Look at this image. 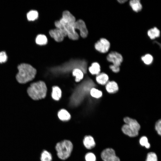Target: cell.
<instances>
[{"mask_svg": "<svg viewBox=\"0 0 161 161\" xmlns=\"http://www.w3.org/2000/svg\"><path fill=\"white\" fill-rule=\"evenodd\" d=\"M49 34L50 36L57 42L62 41L65 37L63 32L57 28L50 30Z\"/></svg>", "mask_w": 161, "mask_h": 161, "instance_id": "obj_9", "label": "cell"}, {"mask_svg": "<svg viewBox=\"0 0 161 161\" xmlns=\"http://www.w3.org/2000/svg\"><path fill=\"white\" fill-rule=\"evenodd\" d=\"M75 22L66 23L63 25L65 28L68 38L73 40H77L79 37V35L74 27Z\"/></svg>", "mask_w": 161, "mask_h": 161, "instance_id": "obj_6", "label": "cell"}, {"mask_svg": "<svg viewBox=\"0 0 161 161\" xmlns=\"http://www.w3.org/2000/svg\"><path fill=\"white\" fill-rule=\"evenodd\" d=\"M52 155L51 153L46 150H43L40 155L41 161H52Z\"/></svg>", "mask_w": 161, "mask_h": 161, "instance_id": "obj_19", "label": "cell"}, {"mask_svg": "<svg viewBox=\"0 0 161 161\" xmlns=\"http://www.w3.org/2000/svg\"><path fill=\"white\" fill-rule=\"evenodd\" d=\"M55 25L56 28L59 29L63 32L65 37L67 36L64 27L60 23L59 21H56L55 22Z\"/></svg>", "mask_w": 161, "mask_h": 161, "instance_id": "obj_30", "label": "cell"}, {"mask_svg": "<svg viewBox=\"0 0 161 161\" xmlns=\"http://www.w3.org/2000/svg\"><path fill=\"white\" fill-rule=\"evenodd\" d=\"M123 121L125 124L128 125L135 130L139 132L140 129V126L136 120L129 117H126L124 118Z\"/></svg>", "mask_w": 161, "mask_h": 161, "instance_id": "obj_11", "label": "cell"}, {"mask_svg": "<svg viewBox=\"0 0 161 161\" xmlns=\"http://www.w3.org/2000/svg\"><path fill=\"white\" fill-rule=\"evenodd\" d=\"M61 96V91L60 89L57 86H55L52 88V96L55 100H59Z\"/></svg>", "mask_w": 161, "mask_h": 161, "instance_id": "obj_21", "label": "cell"}, {"mask_svg": "<svg viewBox=\"0 0 161 161\" xmlns=\"http://www.w3.org/2000/svg\"><path fill=\"white\" fill-rule=\"evenodd\" d=\"M157 157L156 154L153 152L148 153L145 161H157Z\"/></svg>", "mask_w": 161, "mask_h": 161, "instance_id": "obj_29", "label": "cell"}, {"mask_svg": "<svg viewBox=\"0 0 161 161\" xmlns=\"http://www.w3.org/2000/svg\"><path fill=\"white\" fill-rule=\"evenodd\" d=\"M95 48L100 52L105 53L107 52L110 47L109 41L105 38H100L95 44Z\"/></svg>", "mask_w": 161, "mask_h": 161, "instance_id": "obj_4", "label": "cell"}, {"mask_svg": "<svg viewBox=\"0 0 161 161\" xmlns=\"http://www.w3.org/2000/svg\"><path fill=\"white\" fill-rule=\"evenodd\" d=\"M106 85V89L109 93H115L118 90V85L114 81H108Z\"/></svg>", "mask_w": 161, "mask_h": 161, "instance_id": "obj_13", "label": "cell"}, {"mask_svg": "<svg viewBox=\"0 0 161 161\" xmlns=\"http://www.w3.org/2000/svg\"><path fill=\"white\" fill-rule=\"evenodd\" d=\"M18 72L16 78L18 82L25 83L32 80L36 73V69L30 64L23 63L18 66Z\"/></svg>", "mask_w": 161, "mask_h": 161, "instance_id": "obj_1", "label": "cell"}, {"mask_svg": "<svg viewBox=\"0 0 161 161\" xmlns=\"http://www.w3.org/2000/svg\"><path fill=\"white\" fill-rule=\"evenodd\" d=\"M121 130L124 134L130 137H136L139 134L138 131L135 130L126 124L122 126Z\"/></svg>", "mask_w": 161, "mask_h": 161, "instance_id": "obj_12", "label": "cell"}, {"mask_svg": "<svg viewBox=\"0 0 161 161\" xmlns=\"http://www.w3.org/2000/svg\"><path fill=\"white\" fill-rule=\"evenodd\" d=\"M74 27L80 31V36L83 38H86L88 35V31L84 21L82 19L76 21L74 24Z\"/></svg>", "mask_w": 161, "mask_h": 161, "instance_id": "obj_7", "label": "cell"}, {"mask_svg": "<svg viewBox=\"0 0 161 161\" xmlns=\"http://www.w3.org/2000/svg\"><path fill=\"white\" fill-rule=\"evenodd\" d=\"M38 16V12L35 10L29 11L27 14V19L30 21H33L37 19Z\"/></svg>", "mask_w": 161, "mask_h": 161, "instance_id": "obj_24", "label": "cell"}, {"mask_svg": "<svg viewBox=\"0 0 161 161\" xmlns=\"http://www.w3.org/2000/svg\"><path fill=\"white\" fill-rule=\"evenodd\" d=\"M7 58V57L5 52L1 51L0 52V63L5 62Z\"/></svg>", "mask_w": 161, "mask_h": 161, "instance_id": "obj_32", "label": "cell"}, {"mask_svg": "<svg viewBox=\"0 0 161 161\" xmlns=\"http://www.w3.org/2000/svg\"><path fill=\"white\" fill-rule=\"evenodd\" d=\"M36 43L39 45H44L47 42V37L43 34H39L36 36L35 40Z\"/></svg>", "mask_w": 161, "mask_h": 161, "instance_id": "obj_22", "label": "cell"}, {"mask_svg": "<svg viewBox=\"0 0 161 161\" xmlns=\"http://www.w3.org/2000/svg\"><path fill=\"white\" fill-rule=\"evenodd\" d=\"M141 59L145 64L149 65L152 62L153 58L151 55L149 54H147L142 56L141 57Z\"/></svg>", "mask_w": 161, "mask_h": 161, "instance_id": "obj_25", "label": "cell"}, {"mask_svg": "<svg viewBox=\"0 0 161 161\" xmlns=\"http://www.w3.org/2000/svg\"><path fill=\"white\" fill-rule=\"evenodd\" d=\"M59 119L63 121H68L70 120L71 117L70 114L66 110H60L58 114Z\"/></svg>", "mask_w": 161, "mask_h": 161, "instance_id": "obj_18", "label": "cell"}, {"mask_svg": "<svg viewBox=\"0 0 161 161\" xmlns=\"http://www.w3.org/2000/svg\"><path fill=\"white\" fill-rule=\"evenodd\" d=\"M97 83L102 85H104L108 82L109 77L104 73H99L96 78Z\"/></svg>", "mask_w": 161, "mask_h": 161, "instance_id": "obj_17", "label": "cell"}, {"mask_svg": "<svg viewBox=\"0 0 161 161\" xmlns=\"http://www.w3.org/2000/svg\"><path fill=\"white\" fill-rule=\"evenodd\" d=\"M91 95L93 97L99 98L101 97L102 95V92L95 88H92L90 91Z\"/></svg>", "mask_w": 161, "mask_h": 161, "instance_id": "obj_27", "label": "cell"}, {"mask_svg": "<svg viewBox=\"0 0 161 161\" xmlns=\"http://www.w3.org/2000/svg\"><path fill=\"white\" fill-rule=\"evenodd\" d=\"M73 148L72 142L66 139L58 142L55 146L58 157L62 160H65L70 157Z\"/></svg>", "mask_w": 161, "mask_h": 161, "instance_id": "obj_3", "label": "cell"}, {"mask_svg": "<svg viewBox=\"0 0 161 161\" xmlns=\"http://www.w3.org/2000/svg\"><path fill=\"white\" fill-rule=\"evenodd\" d=\"M106 59L108 61L112 63V64L119 66L123 60L122 55L115 51H111L109 53L106 57Z\"/></svg>", "mask_w": 161, "mask_h": 161, "instance_id": "obj_5", "label": "cell"}, {"mask_svg": "<svg viewBox=\"0 0 161 161\" xmlns=\"http://www.w3.org/2000/svg\"><path fill=\"white\" fill-rule=\"evenodd\" d=\"M160 33V30L156 27L151 28L147 32L148 36L151 40L154 39L159 37Z\"/></svg>", "mask_w": 161, "mask_h": 161, "instance_id": "obj_16", "label": "cell"}, {"mask_svg": "<svg viewBox=\"0 0 161 161\" xmlns=\"http://www.w3.org/2000/svg\"><path fill=\"white\" fill-rule=\"evenodd\" d=\"M47 87L45 83L41 81L32 83L27 89L29 96L37 100L44 98L46 95Z\"/></svg>", "mask_w": 161, "mask_h": 161, "instance_id": "obj_2", "label": "cell"}, {"mask_svg": "<svg viewBox=\"0 0 161 161\" xmlns=\"http://www.w3.org/2000/svg\"><path fill=\"white\" fill-rule=\"evenodd\" d=\"M110 69L114 72H118L120 70V66L113 64L109 66Z\"/></svg>", "mask_w": 161, "mask_h": 161, "instance_id": "obj_33", "label": "cell"}, {"mask_svg": "<svg viewBox=\"0 0 161 161\" xmlns=\"http://www.w3.org/2000/svg\"><path fill=\"white\" fill-rule=\"evenodd\" d=\"M89 71L92 75H98L100 71V67L99 64L97 62H94L89 67Z\"/></svg>", "mask_w": 161, "mask_h": 161, "instance_id": "obj_20", "label": "cell"}, {"mask_svg": "<svg viewBox=\"0 0 161 161\" xmlns=\"http://www.w3.org/2000/svg\"><path fill=\"white\" fill-rule=\"evenodd\" d=\"M61 18L66 23H74L76 21L75 17L69 11L67 10L63 12Z\"/></svg>", "mask_w": 161, "mask_h": 161, "instance_id": "obj_14", "label": "cell"}, {"mask_svg": "<svg viewBox=\"0 0 161 161\" xmlns=\"http://www.w3.org/2000/svg\"><path fill=\"white\" fill-rule=\"evenodd\" d=\"M155 129L158 134L160 136L161 135V120L160 119L157 121L155 124Z\"/></svg>", "mask_w": 161, "mask_h": 161, "instance_id": "obj_31", "label": "cell"}, {"mask_svg": "<svg viewBox=\"0 0 161 161\" xmlns=\"http://www.w3.org/2000/svg\"><path fill=\"white\" fill-rule=\"evenodd\" d=\"M73 75L75 76V81L78 82L80 81L83 78V74L82 71L80 69H74L72 72Z\"/></svg>", "mask_w": 161, "mask_h": 161, "instance_id": "obj_23", "label": "cell"}, {"mask_svg": "<svg viewBox=\"0 0 161 161\" xmlns=\"http://www.w3.org/2000/svg\"><path fill=\"white\" fill-rule=\"evenodd\" d=\"M115 151L112 148H107L103 150L100 154L101 158L103 161H108L116 155Z\"/></svg>", "mask_w": 161, "mask_h": 161, "instance_id": "obj_10", "label": "cell"}, {"mask_svg": "<svg viewBox=\"0 0 161 161\" xmlns=\"http://www.w3.org/2000/svg\"><path fill=\"white\" fill-rule=\"evenodd\" d=\"M139 143L141 146H145L146 148H149L150 147V144L148 142V138L145 136H143L140 138Z\"/></svg>", "mask_w": 161, "mask_h": 161, "instance_id": "obj_26", "label": "cell"}, {"mask_svg": "<svg viewBox=\"0 0 161 161\" xmlns=\"http://www.w3.org/2000/svg\"><path fill=\"white\" fill-rule=\"evenodd\" d=\"M117 1L120 4H123L127 1V0H118Z\"/></svg>", "mask_w": 161, "mask_h": 161, "instance_id": "obj_35", "label": "cell"}, {"mask_svg": "<svg viewBox=\"0 0 161 161\" xmlns=\"http://www.w3.org/2000/svg\"><path fill=\"white\" fill-rule=\"evenodd\" d=\"M85 161H96V157L93 152H89L87 153L85 155Z\"/></svg>", "mask_w": 161, "mask_h": 161, "instance_id": "obj_28", "label": "cell"}, {"mask_svg": "<svg viewBox=\"0 0 161 161\" xmlns=\"http://www.w3.org/2000/svg\"><path fill=\"white\" fill-rule=\"evenodd\" d=\"M129 4L132 10L135 12H139L142 9V5L139 0H130Z\"/></svg>", "mask_w": 161, "mask_h": 161, "instance_id": "obj_15", "label": "cell"}, {"mask_svg": "<svg viewBox=\"0 0 161 161\" xmlns=\"http://www.w3.org/2000/svg\"><path fill=\"white\" fill-rule=\"evenodd\" d=\"M83 144L87 149L90 150L94 148L96 143L93 137L91 135H85L83 140Z\"/></svg>", "mask_w": 161, "mask_h": 161, "instance_id": "obj_8", "label": "cell"}, {"mask_svg": "<svg viewBox=\"0 0 161 161\" xmlns=\"http://www.w3.org/2000/svg\"><path fill=\"white\" fill-rule=\"evenodd\" d=\"M108 161H120L119 158L116 155L111 158Z\"/></svg>", "mask_w": 161, "mask_h": 161, "instance_id": "obj_34", "label": "cell"}]
</instances>
